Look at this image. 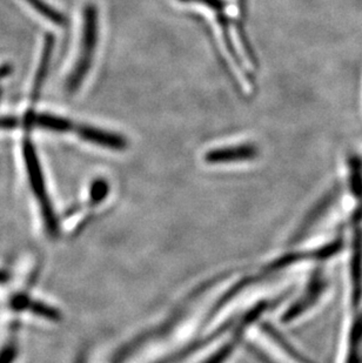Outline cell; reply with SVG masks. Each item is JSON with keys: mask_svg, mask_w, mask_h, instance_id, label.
<instances>
[{"mask_svg": "<svg viewBox=\"0 0 362 363\" xmlns=\"http://www.w3.org/2000/svg\"><path fill=\"white\" fill-rule=\"evenodd\" d=\"M0 96H1V92H0Z\"/></svg>", "mask_w": 362, "mask_h": 363, "instance_id": "8fae6325", "label": "cell"}, {"mask_svg": "<svg viewBox=\"0 0 362 363\" xmlns=\"http://www.w3.org/2000/svg\"><path fill=\"white\" fill-rule=\"evenodd\" d=\"M24 1L28 4V6H31L35 12L41 14L43 17L46 18L48 21H51L53 24L59 25V26L65 24L66 18L64 17V14L55 10L48 3H45L44 0H24Z\"/></svg>", "mask_w": 362, "mask_h": 363, "instance_id": "ba28073f", "label": "cell"}, {"mask_svg": "<svg viewBox=\"0 0 362 363\" xmlns=\"http://www.w3.org/2000/svg\"><path fill=\"white\" fill-rule=\"evenodd\" d=\"M25 123L30 126L33 125L45 130H55V132H69L73 128L72 123L65 118L48 113H28L25 118Z\"/></svg>", "mask_w": 362, "mask_h": 363, "instance_id": "52a82bcc", "label": "cell"}, {"mask_svg": "<svg viewBox=\"0 0 362 363\" xmlns=\"http://www.w3.org/2000/svg\"><path fill=\"white\" fill-rule=\"evenodd\" d=\"M11 72H12V66H11L10 64H3V65H0V80H3L4 78L10 76Z\"/></svg>", "mask_w": 362, "mask_h": 363, "instance_id": "30bf717a", "label": "cell"}, {"mask_svg": "<svg viewBox=\"0 0 362 363\" xmlns=\"http://www.w3.org/2000/svg\"><path fill=\"white\" fill-rule=\"evenodd\" d=\"M256 155V150L251 145H243L238 147L224 148V150H216V151L209 152L206 155V162L211 164H218V162H243V160H250Z\"/></svg>", "mask_w": 362, "mask_h": 363, "instance_id": "8992f818", "label": "cell"}, {"mask_svg": "<svg viewBox=\"0 0 362 363\" xmlns=\"http://www.w3.org/2000/svg\"><path fill=\"white\" fill-rule=\"evenodd\" d=\"M98 41V10L96 5L87 4L84 10V23H82V51L70 76L66 89L67 92L75 93L82 86L92 65L93 52L96 50Z\"/></svg>", "mask_w": 362, "mask_h": 363, "instance_id": "7a4b0ae2", "label": "cell"}, {"mask_svg": "<svg viewBox=\"0 0 362 363\" xmlns=\"http://www.w3.org/2000/svg\"><path fill=\"white\" fill-rule=\"evenodd\" d=\"M23 160H24L25 173L28 178V187L33 193L35 201L43 213V219L48 230L55 233L58 223L55 220V213L52 209L51 201L48 199L46 182H45L44 173L41 169L40 162L38 158L35 145L30 140V138H25L23 141Z\"/></svg>", "mask_w": 362, "mask_h": 363, "instance_id": "6da1fadb", "label": "cell"}, {"mask_svg": "<svg viewBox=\"0 0 362 363\" xmlns=\"http://www.w3.org/2000/svg\"><path fill=\"white\" fill-rule=\"evenodd\" d=\"M78 133L86 141L104 146V147L112 148V150H124L126 147L127 143L123 137H120L118 134L98 130L94 127L80 126L78 128Z\"/></svg>", "mask_w": 362, "mask_h": 363, "instance_id": "277c9868", "label": "cell"}, {"mask_svg": "<svg viewBox=\"0 0 362 363\" xmlns=\"http://www.w3.org/2000/svg\"><path fill=\"white\" fill-rule=\"evenodd\" d=\"M342 363H362V311L349 329Z\"/></svg>", "mask_w": 362, "mask_h": 363, "instance_id": "5b68a950", "label": "cell"}, {"mask_svg": "<svg viewBox=\"0 0 362 363\" xmlns=\"http://www.w3.org/2000/svg\"><path fill=\"white\" fill-rule=\"evenodd\" d=\"M53 50H55V37L52 35H46L44 39V46H43V50H41L39 65H38L37 71H35L33 87H32V99H33V101H35L39 98V96H40L41 89L44 86L46 77H48Z\"/></svg>", "mask_w": 362, "mask_h": 363, "instance_id": "3957f363", "label": "cell"}, {"mask_svg": "<svg viewBox=\"0 0 362 363\" xmlns=\"http://www.w3.org/2000/svg\"><path fill=\"white\" fill-rule=\"evenodd\" d=\"M19 348L14 335L9 336L0 343V363H14L17 360Z\"/></svg>", "mask_w": 362, "mask_h": 363, "instance_id": "9c48e42d", "label": "cell"}]
</instances>
